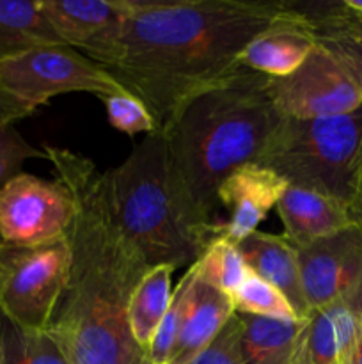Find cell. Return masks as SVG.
<instances>
[{
    "instance_id": "6da1fadb",
    "label": "cell",
    "mask_w": 362,
    "mask_h": 364,
    "mask_svg": "<svg viewBox=\"0 0 362 364\" xmlns=\"http://www.w3.org/2000/svg\"><path fill=\"white\" fill-rule=\"evenodd\" d=\"M284 13L263 0H126L114 27L78 52L165 128L192 96L236 71L245 46Z\"/></svg>"
},
{
    "instance_id": "7a4b0ae2",
    "label": "cell",
    "mask_w": 362,
    "mask_h": 364,
    "mask_svg": "<svg viewBox=\"0 0 362 364\" xmlns=\"http://www.w3.org/2000/svg\"><path fill=\"white\" fill-rule=\"evenodd\" d=\"M43 149L73 205L70 276L48 333L67 364H148L130 333L128 306L151 265L117 224L94 164L71 149Z\"/></svg>"
},
{
    "instance_id": "3957f363",
    "label": "cell",
    "mask_w": 362,
    "mask_h": 364,
    "mask_svg": "<svg viewBox=\"0 0 362 364\" xmlns=\"http://www.w3.org/2000/svg\"><path fill=\"white\" fill-rule=\"evenodd\" d=\"M270 77L240 66L192 96L162 128L170 192L181 219L215 238L216 192L245 164H258L283 119L272 102Z\"/></svg>"
},
{
    "instance_id": "277c9868",
    "label": "cell",
    "mask_w": 362,
    "mask_h": 364,
    "mask_svg": "<svg viewBox=\"0 0 362 364\" xmlns=\"http://www.w3.org/2000/svg\"><path fill=\"white\" fill-rule=\"evenodd\" d=\"M114 217L151 267H190L213 238L192 230L170 192L162 132L146 135L117 167L102 173Z\"/></svg>"
},
{
    "instance_id": "5b68a950",
    "label": "cell",
    "mask_w": 362,
    "mask_h": 364,
    "mask_svg": "<svg viewBox=\"0 0 362 364\" xmlns=\"http://www.w3.org/2000/svg\"><path fill=\"white\" fill-rule=\"evenodd\" d=\"M258 164L287 185L319 192L350 208L362 171V107L343 116L283 117Z\"/></svg>"
},
{
    "instance_id": "8992f818",
    "label": "cell",
    "mask_w": 362,
    "mask_h": 364,
    "mask_svg": "<svg viewBox=\"0 0 362 364\" xmlns=\"http://www.w3.org/2000/svg\"><path fill=\"white\" fill-rule=\"evenodd\" d=\"M67 92H91L103 98L126 91L102 66L71 46H39L0 59V103L16 121Z\"/></svg>"
},
{
    "instance_id": "52a82bcc",
    "label": "cell",
    "mask_w": 362,
    "mask_h": 364,
    "mask_svg": "<svg viewBox=\"0 0 362 364\" xmlns=\"http://www.w3.org/2000/svg\"><path fill=\"white\" fill-rule=\"evenodd\" d=\"M67 238L18 247L0 244V315L21 329L48 331L70 276Z\"/></svg>"
},
{
    "instance_id": "ba28073f",
    "label": "cell",
    "mask_w": 362,
    "mask_h": 364,
    "mask_svg": "<svg viewBox=\"0 0 362 364\" xmlns=\"http://www.w3.org/2000/svg\"><path fill=\"white\" fill-rule=\"evenodd\" d=\"M268 89L277 112L293 119L343 116L362 107L357 82L318 43L298 70L270 78Z\"/></svg>"
},
{
    "instance_id": "9c48e42d",
    "label": "cell",
    "mask_w": 362,
    "mask_h": 364,
    "mask_svg": "<svg viewBox=\"0 0 362 364\" xmlns=\"http://www.w3.org/2000/svg\"><path fill=\"white\" fill-rule=\"evenodd\" d=\"M73 205L57 180L20 173L0 188V240L18 247L66 237Z\"/></svg>"
},
{
    "instance_id": "30bf717a",
    "label": "cell",
    "mask_w": 362,
    "mask_h": 364,
    "mask_svg": "<svg viewBox=\"0 0 362 364\" xmlns=\"http://www.w3.org/2000/svg\"><path fill=\"white\" fill-rule=\"evenodd\" d=\"M302 290L311 313L346 304L362 279V228L298 245Z\"/></svg>"
},
{
    "instance_id": "8fae6325",
    "label": "cell",
    "mask_w": 362,
    "mask_h": 364,
    "mask_svg": "<svg viewBox=\"0 0 362 364\" xmlns=\"http://www.w3.org/2000/svg\"><path fill=\"white\" fill-rule=\"evenodd\" d=\"M286 180L259 164H245L234 169L216 192L219 206H224L229 219L222 224V237L233 244L258 231V226L275 208L286 191Z\"/></svg>"
},
{
    "instance_id": "7c38bea8",
    "label": "cell",
    "mask_w": 362,
    "mask_h": 364,
    "mask_svg": "<svg viewBox=\"0 0 362 364\" xmlns=\"http://www.w3.org/2000/svg\"><path fill=\"white\" fill-rule=\"evenodd\" d=\"M314 46L309 21L293 4L284 2V13L245 46L240 64L270 78H283L298 70Z\"/></svg>"
},
{
    "instance_id": "4fadbf2b",
    "label": "cell",
    "mask_w": 362,
    "mask_h": 364,
    "mask_svg": "<svg viewBox=\"0 0 362 364\" xmlns=\"http://www.w3.org/2000/svg\"><path fill=\"white\" fill-rule=\"evenodd\" d=\"M275 210L284 226L283 235L297 247L355 226L344 203L295 185H287Z\"/></svg>"
},
{
    "instance_id": "5bb4252c",
    "label": "cell",
    "mask_w": 362,
    "mask_h": 364,
    "mask_svg": "<svg viewBox=\"0 0 362 364\" xmlns=\"http://www.w3.org/2000/svg\"><path fill=\"white\" fill-rule=\"evenodd\" d=\"M248 270L275 287L300 320L312 315L302 290L300 265H298L297 245L291 244L284 235L254 231L236 244Z\"/></svg>"
},
{
    "instance_id": "9a60e30c",
    "label": "cell",
    "mask_w": 362,
    "mask_h": 364,
    "mask_svg": "<svg viewBox=\"0 0 362 364\" xmlns=\"http://www.w3.org/2000/svg\"><path fill=\"white\" fill-rule=\"evenodd\" d=\"M233 315V297L199 281L195 274V281L188 291L180 334L167 364H190L219 336Z\"/></svg>"
},
{
    "instance_id": "2e32d148",
    "label": "cell",
    "mask_w": 362,
    "mask_h": 364,
    "mask_svg": "<svg viewBox=\"0 0 362 364\" xmlns=\"http://www.w3.org/2000/svg\"><path fill=\"white\" fill-rule=\"evenodd\" d=\"M309 21L316 43L332 53L362 92V16L344 2H291Z\"/></svg>"
},
{
    "instance_id": "e0dca14e",
    "label": "cell",
    "mask_w": 362,
    "mask_h": 364,
    "mask_svg": "<svg viewBox=\"0 0 362 364\" xmlns=\"http://www.w3.org/2000/svg\"><path fill=\"white\" fill-rule=\"evenodd\" d=\"M240 352L245 364H304L307 320L240 315Z\"/></svg>"
},
{
    "instance_id": "ac0fdd59",
    "label": "cell",
    "mask_w": 362,
    "mask_h": 364,
    "mask_svg": "<svg viewBox=\"0 0 362 364\" xmlns=\"http://www.w3.org/2000/svg\"><path fill=\"white\" fill-rule=\"evenodd\" d=\"M43 13L62 45L84 48L126 13V0H41Z\"/></svg>"
},
{
    "instance_id": "d6986e66",
    "label": "cell",
    "mask_w": 362,
    "mask_h": 364,
    "mask_svg": "<svg viewBox=\"0 0 362 364\" xmlns=\"http://www.w3.org/2000/svg\"><path fill=\"white\" fill-rule=\"evenodd\" d=\"M362 334V318L346 304H334L309 316L307 364H344Z\"/></svg>"
},
{
    "instance_id": "ffe728a7",
    "label": "cell",
    "mask_w": 362,
    "mask_h": 364,
    "mask_svg": "<svg viewBox=\"0 0 362 364\" xmlns=\"http://www.w3.org/2000/svg\"><path fill=\"white\" fill-rule=\"evenodd\" d=\"M172 265H155L144 274L131 294L128 326L135 343L148 350L172 299Z\"/></svg>"
},
{
    "instance_id": "44dd1931",
    "label": "cell",
    "mask_w": 362,
    "mask_h": 364,
    "mask_svg": "<svg viewBox=\"0 0 362 364\" xmlns=\"http://www.w3.org/2000/svg\"><path fill=\"white\" fill-rule=\"evenodd\" d=\"M59 45L62 41L46 20L41 0H0V59L39 46Z\"/></svg>"
},
{
    "instance_id": "7402d4cb",
    "label": "cell",
    "mask_w": 362,
    "mask_h": 364,
    "mask_svg": "<svg viewBox=\"0 0 362 364\" xmlns=\"http://www.w3.org/2000/svg\"><path fill=\"white\" fill-rule=\"evenodd\" d=\"M197 279L233 297L248 274L236 244L222 235L213 238L194 263Z\"/></svg>"
},
{
    "instance_id": "603a6c76",
    "label": "cell",
    "mask_w": 362,
    "mask_h": 364,
    "mask_svg": "<svg viewBox=\"0 0 362 364\" xmlns=\"http://www.w3.org/2000/svg\"><path fill=\"white\" fill-rule=\"evenodd\" d=\"M4 364H67L48 331L21 329L0 315Z\"/></svg>"
},
{
    "instance_id": "cb8c5ba5",
    "label": "cell",
    "mask_w": 362,
    "mask_h": 364,
    "mask_svg": "<svg viewBox=\"0 0 362 364\" xmlns=\"http://www.w3.org/2000/svg\"><path fill=\"white\" fill-rule=\"evenodd\" d=\"M233 302L234 313L240 315L272 320H300L287 299L275 287L256 276L252 270H248L241 287L233 295Z\"/></svg>"
},
{
    "instance_id": "d4e9b609",
    "label": "cell",
    "mask_w": 362,
    "mask_h": 364,
    "mask_svg": "<svg viewBox=\"0 0 362 364\" xmlns=\"http://www.w3.org/2000/svg\"><path fill=\"white\" fill-rule=\"evenodd\" d=\"M195 281V269L194 265L188 267L185 276L177 283L176 290L172 291L169 309L153 338L151 345L146 350V363L148 364H167L170 355H172L174 345H176L177 334H180L181 322H183L185 308H187L188 291H190L192 283Z\"/></svg>"
},
{
    "instance_id": "484cf974",
    "label": "cell",
    "mask_w": 362,
    "mask_h": 364,
    "mask_svg": "<svg viewBox=\"0 0 362 364\" xmlns=\"http://www.w3.org/2000/svg\"><path fill=\"white\" fill-rule=\"evenodd\" d=\"M99 100L105 105L109 124L121 134L135 137L138 134L149 135L156 132V123L149 114L148 107L130 92L103 96Z\"/></svg>"
},
{
    "instance_id": "4316f807",
    "label": "cell",
    "mask_w": 362,
    "mask_h": 364,
    "mask_svg": "<svg viewBox=\"0 0 362 364\" xmlns=\"http://www.w3.org/2000/svg\"><path fill=\"white\" fill-rule=\"evenodd\" d=\"M32 159L46 160L45 149L34 148L14 128L13 121L0 119V188L18 176L23 164Z\"/></svg>"
},
{
    "instance_id": "83f0119b",
    "label": "cell",
    "mask_w": 362,
    "mask_h": 364,
    "mask_svg": "<svg viewBox=\"0 0 362 364\" xmlns=\"http://www.w3.org/2000/svg\"><path fill=\"white\" fill-rule=\"evenodd\" d=\"M190 364H245L240 352V320L236 313Z\"/></svg>"
},
{
    "instance_id": "f1b7e54d",
    "label": "cell",
    "mask_w": 362,
    "mask_h": 364,
    "mask_svg": "<svg viewBox=\"0 0 362 364\" xmlns=\"http://www.w3.org/2000/svg\"><path fill=\"white\" fill-rule=\"evenodd\" d=\"M346 306L351 309V311L357 313V315L362 318V279H361V283H358V287L355 288V291H353V295L350 297V301L346 302Z\"/></svg>"
},
{
    "instance_id": "f546056e",
    "label": "cell",
    "mask_w": 362,
    "mask_h": 364,
    "mask_svg": "<svg viewBox=\"0 0 362 364\" xmlns=\"http://www.w3.org/2000/svg\"><path fill=\"white\" fill-rule=\"evenodd\" d=\"M344 364H362V334L361 338H358L357 343H355L351 354L348 355V359L344 361Z\"/></svg>"
},
{
    "instance_id": "4dcf8cb0",
    "label": "cell",
    "mask_w": 362,
    "mask_h": 364,
    "mask_svg": "<svg viewBox=\"0 0 362 364\" xmlns=\"http://www.w3.org/2000/svg\"><path fill=\"white\" fill-rule=\"evenodd\" d=\"M351 217H353L355 224L362 228V198L351 205Z\"/></svg>"
},
{
    "instance_id": "1f68e13d",
    "label": "cell",
    "mask_w": 362,
    "mask_h": 364,
    "mask_svg": "<svg viewBox=\"0 0 362 364\" xmlns=\"http://www.w3.org/2000/svg\"><path fill=\"white\" fill-rule=\"evenodd\" d=\"M0 119H7V121H13V123H16V119L13 117V114H11L9 110L2 105V103H0Z\"/></svg>"
},
{
    "instance_id": "d6a6232c",
    "label": "cell",
    "mask_w": 362,
    "mask_h": 364,
    "mask_svg": "<svg viewBox=\"0 0 362 364\" xmlns=\"http://www.w3.org/2000/svg\"><path fill=\"white\" fill-rule=\"evenodd\" d=\"M361 198H362V171H361V176H358V183H357V191H355L353 203ZM353 203H351V205H353ZM350 212H351V206H350Z\"/></svg>"
},
{
    "instance_id": "836d02e7",
    "label": "cell",
    "mask_w": 362,
    "mask_h": 364,
    "mask_svg": "<svg viewBox=\"0 0 362 364\" xmlns=\"http://www.w3.org/2000/svg\"><path fill=\"white\" fill-rule=\"evenodd\" d=\"M0 364H4V347H2V333H0Z\"/></svg>"
},
{
    "instance_id": "e575fe53",
    "label": "cell",
    "mask_w": 362,
    "mask_h": 364,
    "mask_svg": "<svg viewBox=\"0 0 362 364\" xmlns=\"http://www.w3.org/2000/svg\"><path fill=\"white\" fill-rule=\"evenodd\" d=\"M0 244H2V240H0Z\"/></svg>"
}]
</instances>
